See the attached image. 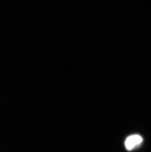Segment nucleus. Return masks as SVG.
<instances>
[{
	"mask_svg": "<svg viewBox=\"0 0 151 152\" xmlns=\"http://www.w3.org/2000/svg\"><path fill=\"white\" fill-rule=\"evenodd\" d=\"M142 141V137L141 136L137 134L131 135L126 139L125 145L127 150L131 151L140 146Z\"/></svg>",
	"mask_w": 151,
	"mask_h": 152,
	"instance_id": "f257e3e1",
	"label": "nucleus"
}]
</instances>
